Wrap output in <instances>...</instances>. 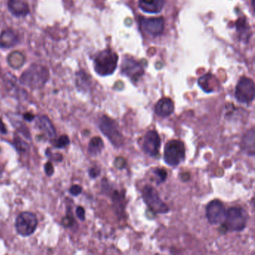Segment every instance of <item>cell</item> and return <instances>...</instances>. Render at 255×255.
Wrapping results in <instances>:
<instances>
[{"instance_id":"obj_1","label":"cell","mask_w":255,"mask_h":255,"mask_svg":"<svg viewBox=\"0 0 255 255\" xmlns=\"http://www.w3.org/2000/svg\"><path fill=\"white\" fill-rule=\"evenodd\" d=\"M49 78V70L46 66L32 64L20 78V83L29 89H41L45 86Z\"/></svg>"},{"instance_id":"obj_2","label":"cell","mask_w":255,"mask_h":255,"mask_svg":"<svg viewBox=\"0 0 255 255\" xmlns=\"http://www.w3.org/2000/svg\"><path fill=\"white\" fill-rule=\"evenodd\" d=\"M118 56L110 49L100 51L93 59V68L97 74L102 76L113 74L117 69Z\"/></svg>"},{"instance_id":"obj_3","label":"cell","mask_w":255,"mask_h":255,"mask_svg":"<svg viewBox=\"0 0 255 255\" xmlns=\"http://www.w3.org/2000/svg\"><path fill=\"white\" fill-rule=\"evenodd\" d=\"M249 215L243 208L233 207L226 211L225 219L222 222L223 228L227 232H243L247 225Z\"/></svg>"},{"instance_id":"obj_4","label":"cell","mask_w":255,"mask_h":255,"mask_svg":"<svg viewBox=\"0 0 255 255\" xmlns=\"http://www.w3.org/2000/svg\"><path fill=\"white\" fill-rule=\"evenodd\" d=\"M98 126L103 135L115 147H120L124 145V137L114 119L107 116H103L99 119Z\"/></svg>"},{"instance_id":"obj_5","label":"cell","mask_w":255,"mask_h":255,"mask_svg":"<svg viewBox=\"0 0 255 255\" xmlns=\"http://www.w3.org/2000/svg\"><path fill=\"white\" fill-rule=\"evenodd\" d=\"M141 197L153 213L165 214L169 212L168 205L161 199L160 194L152 185H145L141 189Z\"/></svg>"},{"instance_id":"obj_6","label":"cell","mask_w":255,"mask_h":255,"mask_svg":"<svg viewBox=\"0 0 255 255\" xmlns=\"http://www.w3.org/2000/svg\"><path fill=\"white\" fill-rule=\"evenodd\" d=\"M163 158L165 163L169 166H178L185 160V144L180 140L168 141L164 148Z\"/></svg>"},{"instance_id":"obj_7","label":"cell","mask_w":255,"mask_h":255,"mask_svg":"<svg viewBox=\"0 0 255 255\" xmlns=\"http://www.w3.org/2000/svg\"><path fill=\"white\" fill-rule=\"evenodd\" d=\"M38 224V218L35 213L31 212H23L15 220V229L18 234L26 237L35 233Z\"/></svg>"},{"instance_id":"obj_8","label":"cell","mask_w":255,"mask_h":255,"mask_svg":"<svg viewBox=\"0 0 255 255\" xmlns=\"http://www.w3.org/2000/svg\"><path fill=\"white\" fill-rule=\"evenodd\" d=\"M255 83L250 78L242 77L235 89V97L241 103L249 104L255 99Z\"/></svg>"},{"instance_id":"obj_9","label":"cell","mask_w":255,"mask_h":255,"mask_svg":"<svg viewBox=\"0 0 255 255\" xmlns=\"http://www.w3.org/2000/svg\"><path fill=\"white\" fill-rule=\"evenodd\" d=\"M226 211L222 201L218 199L212 200L207 205V219L211 225H219L225 220Z\"/></svg>"},{"instance_id":"obj_10","label":"cell","mask_w":255,"mask_h":255,"mask_svg":"<svg viewBox=\"0 0 255 255\" xmlns=\"http://www.w3.org/2000/svg\"><path fill=\"white\" fill-rule=\"evenodd\" d=\"M123 74L131 79L133 83H137L144 74V69L140 62L132 57H126L121 63Z\"/></svg>"},{"instance_id":"obj_11","label":"cell","mask_w":255,"mask_h":255,"mask_svg":"<svg viewBox=\"0 0 255 255\" xmlns=\"http://www.w3.org/2000/svg\"><path fill=\"white\" fill-rule=\"evenodd\" d=\"M161 147V139L156 130H150L144 136L142 148L146 154L155 157L159 155Z\"/></svg>"},{"instance_id":"obj_12","label":"cell","mask_w":255,"mask_h":255,"mask_svg":"<svg viewBox=\"0 0 255 255\" xmlns=\"http://www.w3.org/2000/svg\"><path fill=\"white\" fill-rule=\"evenodd\" d=\"M141 25L148 35L157 36L163 32L165 21L162 18H144L141 21Z\"/></svg>"},{"instance_id":"obj_13","label":"cell","mask_w":255,"mask_h":255,"mask_svg":"<svg viewBox=\"0 0 255 255\" xmlns=\"http://www.w3.org/2000/svg\"><path fill=\"white\" fill-rule=\"evenodd\" d=\"M8 8L10 12L16 18L27 16L30 12L29 5L23 0H8Z\"/></svg>"},{"instance_id":"obj_14","label":"cell","mask_w":255,"mask_h":255,"mask_svg":"<svg viewBox=\"0 0 255 255\" xmlns=\"http://www.w3.org/2000/svg\"><path fill=\"white\" fill-rule=\"evenodd\" d=\"M20 38L18 34L11 29H7L0 34V47L10 49L18 45Z\"/></svg>"},{"instance_id":"obj_15","label":"cell","mask_w":255,"mask_h":255,"mask_svg":"<svg viewBox=\"0 0 255 255\" xmlns=\"http://www.w3.org/2000/svg\"><path fill=\"white\" fill-rule=\"evenodd\" d=\"M36 125L38 128L40 130H42L49 139H56V136H57L56 128L47 116H42L38 117V120L36 121Z\"/></svg>"},{"instance_id":"obj_16","label":"cell","mask_w":255,"mask_h":255,"mask_svg":"<svg viewBox=\"0 0 255 255\" xmlns=\"http://www.w3.org/2000/svg\"><path fill=\"white\" fill-rule=\"evenodd\" d=\"M155 113L160 117H166L174 111V103L171 98L163 97L160 99L155 106Z\"/></svg>"},{"instance_id":"obj_17","label":"cell","mask_w":255,"mask_h":255,"mask_svg":"<svg viewBox=\"0 0 255 255\" xmlns=\"http://www.w3.org/2000/svg\"><path fill=\"white\" fill-rule=\"evenodd\" d=\"M198 83L201 89L207 93L216 92L219 86L217 79L211 73H207L201 76L198 79Z\"/></svg>"},{"instance_id":"obj_18","label":"cell","mask_w":255,"mask_h":255,"mask_svg":"<svg viewBox=\"0 0 255 255\" xmlns=\"http://www.w3.org/2000/svg\"><path fill=\"white\" fill-rule=\"evenodd\" d=\"M255 129L252 128L245 133L241 141V148L250 157H254L255 154Z\"/></svg>"},{"instance_id":"obj_19","label":"cell","mask_w":255,"mask_h":255,"mask_svg":"<svg viewBox=\"0 0 255 255\" xmlns=\"http://www.w3.org/2000/svg\"><path fill=\"white\" fill-rule=\"evenodd\" d=\"M139 5L144 12L157 14L163 9L165 0H139Z\"/></svg>"},{"instance_id":"obj_20","label":"cell","mask_w":255,"mask_h":255,"mask_svg":"<svg viewBox=\"0 0 255 255\" xmlns=\"http://www.w3.org/2000/svg\"><path fill=\"white\" fill-rule=\"evenodd\" d=\"M104 142L100 137H95L89 141L88 152L92 157L100 155L104 149Z\"/></svg>"},{"instance_id":"obj_21","label":"cell","mask_w":255,"mask_h":255,"mask_svg":"<svg viewBox=\"0 0 255 255\" xmlns=\"http://www.w3.org/2000/svg\"><path fill=\"white\" fill-rule=\"evenodd\" d=\"M7 60H8V65L14 69H21L25 63V57H24L23 54L18 51L11 52V54L8 56Z\"/></svg>"},{"instance_id":"obj_22","label":"cell","mask_w":255,"mask_h":255,"mask_svg":"<svg viewBox=\"0 0 255 255\" xmlns=\"http://www.w3.org/2000/svg\"><path fill=\"white\" fill-rule=\"evenodd\" d=\"M89 79L84 72H78L76 73V86L80 91H85L89 86Z\"/></svg>"},{"instance_id":"obj_23","label":"cell","mask_w":255,"mask_h":255,"mask_svg":"<svg viewBox=\"0 0 255 255\" xmlns=\"http://www.w3.org/2000/svg\"><path fill=\"white\" fill-rule=\"evenodd\" d=\"M14 144H15L17 151L21 154H27L30 151L29 144L24 141L21 137H15Z\"/></svg>"},{"instance_id":"obj_24","label":"cell","mask_w":255,"mask_h":255,"mask_svg":"<svg viewBox=\"0 0 255 255\" xmlns=\"http://www.w3.org/2000/svg\"><path fill=\"white\" fill-rule=\"evenodd\" d=\"M236 30L238 31L241 36H246L249 35V31H250V27H249L246 19L240 18L236 22Z\"/></svg>"},{"instance_id":"obj_25","label":"cell","mask_w":255,"mask_h":255,"mask_svg":"<svg viewBox=\"0 0 255 255\" xmlns=\"http://www.w3.org/2000/svg\"><path fill=\"white\" fill-rule=\"evenodd\" d=\"M153 173L156 176V181L158 185L163 184L166 181L167 177H168L166 170L163 169V168H154Z\"/></svg>"},{"instance_id":"obj_26","label":"cell","mask_w":255,"mask_h":255,"mask_svg":"<svg viewBox=\"0 0 255 255\" xmlns=\"http://www.w3.org/2000/svg\"><path fill=\"white\" fill-rule=\"evenodd\" d=\"M53 145L57 148H65V147L70 144V139L67 135H62L60 137L55 139Z\"/></svg>"},{"instance_id":"obj_27","label":"cell","mask_w":255,"mask_h":255,"mask_svg":"<svg viewBox=\"0 0 255 255\" xmlns=\"http://www.w3.org/2000/svg\"><path fill=\"white\" fill-rule=\"evenodd\" d=\"M74 223V217L72 216L71 214L66 215V216H65L62 221V225H63L65 228H71Z\"/></svg>"},{"instance_id":"obj_28","label":"cell","mask_w":255,"mask_h":255,"mask_svg":"<svg viewBox=\"0 0 255 255\" xmlns=\"http://www.w3.org/2000/svg\"><path fill=\"white\" fill-rule=\"evenodd\" d=\"M83 192V188L79 185H73L69 189V193L73 196H78Z\"/></svg>"},{"instance_id":"obj_29","label":"cell","mask_w":255,"mask_h":255,"mask_svg":"<svg viewBox=\"0 0 255 255\" xmlns=\"http://www.w3.org/2000/svg\"><path fill=\"white\" fill-rule=\"evenodd\" d=\"M100 168L98 167L95 166L93 168H90L89 170V175L92 179H95L97 177L100 176Z\"/></svg>"},{"instance_id":"obj_30","label":"cell","mask_w":255,"mask_h":255,"mask_svg":"<svg viewBox=\"0 0 255 255\" xmlns=\"http://www.w3.org/2000/svg\"><path fill=\"white\" fill-rule=\"evenodd\" d=\"M45 171L48 177H51L54 174V167L52 165V162H47L45 164Z\"/></svg>"},{"instance_id":"obj_31","label":"cell","mask_w":255,"mask_h":255,"mask_svg":"<svg viewBox=\"0 0 255 255\" xmlns=\"http://www.w3.org/2000/svg\"><path fill=\"white\" fill-rule=\"evenodd\" d=\"M76 213L79 220L85 221V219H86V210L83 207H78L76 209Z\"/></svg>"},{"instance_id":"obj_32","label":"cell","mask_w":255,"mask_h":255,"mask_svg":"<svg viewBox=\"0 0 255 255\" xmlns=\"http://www.w3.org/2000/svg\"><path fill=\"white\" fill-rule=\"evenodd\" d=\"M115 165H116V168H124L126 165V160L125 159L123 158V157H120L116 158V162H115Z\"/></svg>"},{"instance_id":"obj_33","label":"cell","mask_w":255,"mask_h":255,"mask_svg":"<svg viewBox=\"0 0 255 255\" xmlns=\"http://www.w3.org/2000/svg\"><path fill=\"white\" fill-rule=\"evenodd\" d=\"M24 120H26L28 122H32L35 119V115L32 114V113H25L23 115Z\"/></svg>"},{"instance_id":"obj_34","label":"cell","mask_w":255,"mask_h":255,"mask_svg":"<svg viewBox=\"0 0 255 255\" xmlns=\"http://www.w3.org/2000/svg\"><path fill=\"white\" fill-rule=\"evenodd\" d=\"M0 133H2V134H7L8 131H7L6 127H5V124H4L3 121H2V119L0 118Z\"/></svg>"},{"instance_id":"obj_35","label":"cell","mask_w":255,"mask_h":255,"mask_svg":"<svg viewBox=\"0 0 255 255\" xmlns=\"http://www.w3.org/2000/svg\"><path fill=\"white\" fill-rule=\"evenodd\" d=\"M0 175H1V170H0Z\"/></svg>"}]
</instances>
